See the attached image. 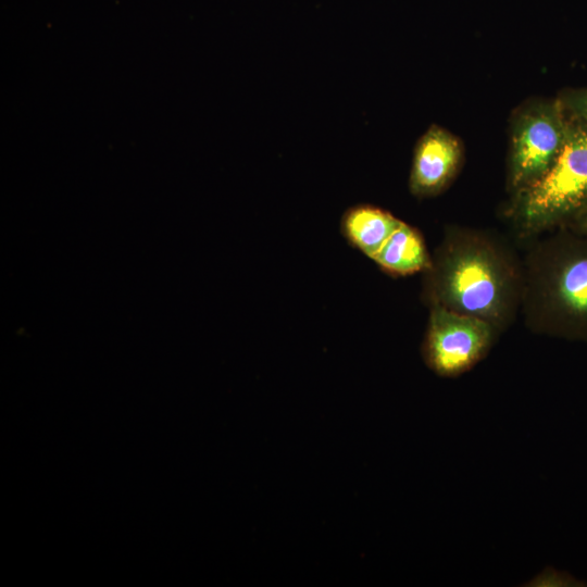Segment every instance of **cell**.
<instances>
[{
  "instance_id": "obj_1",
  "label": "cell",
  "mask_w": 587,
  "mask_h": 587,
  "mask_svg": "<svg viewBox=\"0 0 587 587\" xmlns=\"http://www.w3.org/2000/svg\"><path fill=\"white\" fill-rule=\"evenodd\" d=\"M434 295L436 303L492 324L505 309L508 280L489 249L464 243L448 251L439 261Z\"/></svg>"
},
{
  "instance_id": "obj_2",
  "label": "cell",
  "mask_w": 587,
  "mask_h": 587,
  "mask_svg": "<svg viewBox=\"0 0 587 587\" xmlns=\"http://www.w3.org/2000/svg\"><path fill=\"white\" fill-rule=\"evenodd\" d=\"M521 215L538 227L573 212L587 201V127L569 122L564 143L549 171L523 189Z\"/></svg>"
},
{
  "instance_id": "obj_3",
  "label": "cell",
  "mask_w": 587,
  "mask_h": 587,
  "mask_svg": "<svg viewBox=\"0 0 587 587\" xmlns=\"http://www.w3.org/2000/svg\"><path fill=\"white\" fill-rule=\"evenodd\" d=\"M492 339L490 322L435 303L424 344V359L438 375L459 376L486 355Z\"/></svg>"
},
{
  "instance_id": "obj_4",
  "label": "cell",
  "mask_w": 587,
  "mask_h": 587,
  "mask_svg": "<svg viewBox=\"0 0 587 587\" xmlns=\"http://www.w3.org/2000/svg\"><path fill=\"white\" fill-rule=\"evenodd\" d=\"M569 122L560 102H542L525 109L512 132L511 179L525 189L540 179L564 143Z\"/></svg>"
},
{
  "instance_id": "obj_5",
  "label": "cell",
  "mask_w": 587,
  "mask_h": 587,
  "mask_svg": "<svg viewBox=\"0 0 587 587\" xmlns=\"http://www.w3.org/2000/svg\"><path fill=\"white\" fill-rule=\"evenodd\" d=\"M459 140L448 130L432 125L417 140L409 186L414 196H433L445 188L461 160Z\"/></svg>"
},
{
  "instance_id": "obj_6",
  "label": "cell",
  "mask_w": 587,
  "mask_h": 587,
  "mask_svg": "<svg viewBox=\"0 0 587 587\" xmlns=\"http://www.w3.org/2000/svg\"><path fill=\"white\" fill-rule=\"evenodd\" d=\"M400 223V220L380 208L359 204L345 212L340 226L348 242L373 259Z\"/></svg>"
},
{
  "instance_id": "obj_7",
  "label": "cell",
  "mask_w": 587,
  "mask_h": 587,
  "mask_svg": "<svg viewBox=\"0 0 587 587\" xmlns=\"http://www.w3.org/2000/svg\"><path fill=\"white\" fill-rule=\"evenodd\" d=\"M392 275H410L429 266V259L421 235L401 222L382 249L372 259Z\"/></svg>"
},
{
  "instance_id": "obj_8",
  "label": "cell",
  "mask_w": 587,
  "mask_h": 587,
  "mask_svg": "<svg viewBox=\"0 0 587 587\" xmlns=\"http://www.w3.org/2000/svg\"><path fill=\"white\" fill-rule=\"evenodd\" d=\"M552 296L566 314L587 317V255H578L563 263L554 277Z\"/></svg>"
},
{
  "instance_id": "obj_9",
  "label": "cell",
  "mask_w": 587,
  "mask_h": 587,
  "mask_svg": "<svg viewBox=\"0 0 587 587\" xmlns=\"http://www.w3.org/2000/svg\"><path fill=\"white\" fill-rule=\"evenodd\" d=\"M565 105L574 120L587 127V89L571 93L566 98Z\"/></svg>"
},
{
  "instance_id": "obj_10",
  "label": "cell",
  "mask_w": 587,
  "mask_h": 587,
  "mask_svg": "<svg viewBox=\"0 0 587 587\" xmlns=\"http://www.w3.org/2000/svg\"><path fill=\"white\" fill-rule=\"evenodd\" d=\"M586 225H587V222H586Z\"/></svg>"
}]
</instances>
